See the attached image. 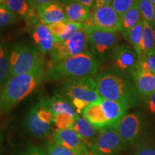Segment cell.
Masks as SVG:
<instances>
[{
    "label": "cell",
    "instance_id": "29",
    "mask_svg": "<svg viewBox=\"0 0 155 155\" xmlns=\"http://www.w3.org/2000/svg\"><path fill=\"white\" fill-rule=\"evenodd\" d=\"M76 118L65 114H55L53 124L58 129H72Z\"/></svg>",
    "mask_w": 155,
    "mask_h": 155
},
{
    "label": "cell",
    "instance_id": "36",
    "mask_svg": "<svg viewBox=\"0 0 155 155\" xmlns=\"http://www.w3.org/2000/svg\"><path fill=\"white\" fill-rule=\"evenodd\" d=\"M30 5L35 9L36 7H39V6L45 5V4H48L50 2H61V0H27Z\"/></svg>",
    "mask_w": 155,
    "mask_h": 155
},
{
    "label": "cell",
    "instance_id": "19",
    "mask_svg": "<svg viewBox=\"0 0 155 155\" xmlns=\"http://www.w3.org/2000/svg\"><path fill=\"white\" fill-rule=\"evenodd\" d=\"M67 21L84 23L91 14V9L76 2H61Z\"/></svg>",
    "mask_w": 155,
    "mask_h": 155
},
{
    "label": "cell",
    "instance_id": "35",
    "mask_svg": "<svg viewBox=\"0 0 155 155\" xmlns=\"http://www.w3.org/2000/svg\"><path fill=\"white\" fill-rule=\"evenodd\" d=\"M134 155H155V148L151 147H141Z\"/></svg>",
    "mask_w": 155,
    "mask_h": 155
},
{
    "label": "cell",
    "instance_id": "33",
    "mask_svg": "<svg viewBox=\"0 0 155 155\" xmlns=\"http://www.w3.org/2000/svg\"><path fill=\"white\" fill-rule=\"evenodd\" d=\"M19 155H48L44 150L35 146L29 147Z\"/></svg>",
    "mask_w": 155,
    "mask_h": 155
},
{
    "label": "cell",
    "instance_id": "37",
    "mask_svg": "<svg viewBox=\"0 0 155 155\" xmlns=\"http://www.w3.org/2000/svg\"><path fill=\"white\" fill-rule=\"evenodd\" d=\"M146 61L147 64H148V66L150 68L151 73L155 75V54L147 57Z\"/></svg>",
    "mask_w": 155,
    "mask_h": 155
},
{
    "label": "cell",
    "instance_id": "38",
    "mask_svg": "<svg viewBox=\"0 0 155 155\" xmlns=\"http://www.w3.org/2000/svg\"><path fill=\"white\" fill-rule=\"evenodd\" d=\"M79 2L82 5L86 6V7H89L90 9H93L94 4V0H61V2Z\"/></svg>",
    "mask_w": 155,
    "mask_h": 155
},
{
    "label": "cell",
    "instance_id": "24",
    "mask_svg": "<svg viewBox=\"0 0 155 155\" xmlns=\"http://www.w3.org/2000/svg\"><path fill=\"white\" fill-rule=\"evenodd\" d=\"M142 34H143V22L142 19L137 22L130 32L129 35V43L131 45L135 53L139 58V61L145 59L142 50Z\"/></svg>",
    "mask_w": 155,
    "mask_h": 155
},
{
    "label": "cell",
    "instance_id": "42",
    "mask_svg": "<svg viewBox=\"0 0 155 155\" xmlns=\"http://www.w3.org/2000/svg\"><path fill=\"white\" fill-rule=\"evenodd\" d=\"M150 2H152V4L154 5V7H155V0H150Z\"/></svg>",
    "mask_w": 155,
    "mask_h": 155
},
{
    "label": "cell",
    "instance_id": "18",
    "mask_svg": "<svg viewBox=\"0 0 155 155\" xmlns=\"http://www.w3.org/2000/svg\"><path fill=\"white\" fill-rule=\"evenodd\" d=\"M72 129L78 134L88 148L94 144L100 131V130L96 129L84 116L80 115L78 116L75 119Z\"/></svg>",
    "mask_w": 155,
    "mask_h": 155
},
{
    "label": "cell",
    "instance_id": "23",
    "mask_svg": "<svg viewBox=\"0 0 155 155\" xmlns=\"http://www.w3.org/2000/svg\"><path fill=\"white\" fill-rule=\"evenodd\" d=\"M142 34V50L145 58L155 54V30L144 19Z\"/></svg>",
    "mask_w": 155,
    "mask_h": 155
},
{
    "label": "cell",
    "instance_id": "15",
    "mask_svg": "<svg viewBox=\"0 0 155 155\" xmlns=\"http://www.w3.org/2000/svg\"><path fill=\"white\" fill-rule=\"evenodd\" d=\"M35 9L40 20L45 25L67 20L63 5L59 2L45 4Z\"/></svg>",
    "mask_w": 155,
    "mask_h": 155
},
{
    "label": "cell",
    "instance_id": "8",
    "mask_svg": "<svg viewBox=\"0 0 155 155\" xmlns=\"http://www.w3.org/2000/svg\"><path fill=\"white\" fill-rule=\"evenodd\" d=\"M83 24L85 29L118 32L121 30V17L111 5H105L91 9L90 15Z\"/></svg>",
    "mask_w": 155,
    "mask_h": 155
},
{
    "label": "cell",
    "instance_id": "40",
    "mask_svg": "<svg viewBox=\"0 0 155 155\" xmlns=\"http://www.w3.org/2000/svg\"><path fill=\"white\" fill-rule=\"evenodd\" d=\"M2 141H3V136L2 134L1 131H0V153H1V149H2Z\"/></svg>",
    "mask_w": 155,
    "mask_h": 155
},
{
    "label": "cell",
    "instance_id": "5",
    "mask_svg": "<svg viewBox=\"0 0 155 155\" xmlns=\"http://www.w3.org/2000/svg\"><path fill=\"white\" fill-rule=\"evenodd\" d=\"M9 78H12L44 68L45 62L33 45L17 42L9 50Z\"/></svg>",
    "mask_w": 155,
    "mask_h": 155
},
{
    "label": "cell",
    "instance_id": "6",
    "mask_svg": "<svg viewBox=\"0 0 155 155\" xmlns=\"http://www.w3.org/2000/svg\"><path fill=\"white\" fill-rule=\"evenodd\" d=\"M88 40L85 28L76 32L66 41L55 43L50 53L48 68H51L63 63L65 60L89 51Z\"/></svg>",
    "mask_w": 155,
    "mask_h": 155
},
{
    "label": "cell",
    "instance_id": "27",
    "mask_svg": "<svg viewBox=\"0 0 155 155\" xmlns=\"http://www.w3.org/2000/svg\"><path fill=\"white\" fill-rule=\"evenodd\" d=\"M83 28H84V24L83 23L67 21V26L65 31L61 36L54 38L55 43L66 41V40L71 38L73 35H74L76 32L80 31L81 30H82Z\"/></svg>",
    "mask_w": 155,
    "mask_h": 155
},
{
    "label": "cell",
    "instance_id": "25",
    "mask_svg": "<svg viewBox=\"0 0 155 155\" xmlns=\"http://www.w3.org/2000/svg\"><path fill=\"white\" fill-rule=\"evenodd\" d=\"M9 50L8 47L2 40H0V88L9 78Z\"/></svg>",
    "mask_w": 155,
    "mask_h": 155
},
{
    "label": "cell",
    "instance_id": "43",
    "mask_svg": "<svg viewBox=\"0 0 155 155\" xmlns=\"http://www.w3.org/2000/svg\"><path fill=\"white\" fill-rule=\"evenodd\" d=\"M154 25L155 27V7H154Z\"/></svg>",
    "mask_w": 155,
    "mask_h": 155
},
{
    "label": "cell",
    "instance_id": "34",
    "mask_svg": "<svg viewBox=\"0 0 155 155\" xmlns=\"http://www.w3.org/2000/svg\"><path fill=\"white\" fill-rule=\"evenodd\" d=\"M147 108L151 113L155 115V92L147 98H145Z\"/></svg>",
    "mask_w": 155,
    "mask_h": 155
},
{
    "label": "cell",
    "instance_id": "22",
    "mask_svg": "<svg viewBox=\"0 0 155 155\" xmlns=\"http://www.w3.org/2000/svg\"><path fill=\"white\" fill-rule=\"evenodd\" d=\"M5 5L17 16L28 21L37 14L35 9L27 0H6Z\"/></svg>",
    "mask_w": 155,
    "mask_h": 155
},
{
    "label": "cell",
    "instance_id": "9",
    "mask_svg": "<svg viewBox=\"0 0 155 155\" xmlns=\"http://www.w3.org/2000/svg\"><path fill=\"white\" fill-rule=\"evenodd\" d=\"M127 144L122 140L116 128L100 130L98 137L89 150L94 155H116Z\"/></svg>",
    "mask_w": 155,
    "mask_h": 155
},
{
    "label": "cell",
    "instance_id": "14",
    "mask_svg": "<svg viewBox=\"0 0 155 155\" xmlns=\"http://www.w3.org/2000/svg\"><path fill=\"white\" fill-rule=\"evenodd\" d=\"M24 124L28 133L35 138H45L52 132L53 125L45 123L40 119L34 106L29 110Z\"/></svg>",
    "mask_w": 155,
    "mask_h": 155
},
{
    "label": "cell",
    "instance_id": "3",
    "mask_svg": "<svg viewBox=\"0 0 155 155\" xmlns=\"http://www.w3.org/2000/svg\"><path fill=\"white\" fill-rule=\"evenodd\" d=\"M99 63L90 51L75 55L46 71L45 81L68 80L93 77L98 73Z\"/></svg>",
    "mask_w": 155,
    "mask_h": 155
},
{
    "label": "cell",
    "instance_id": "41",
    "mask_svg": "<svg viewBox=\"0 0 155 155\" xmlns=\"http://www.w3.org/2000/svg\"><path fill=\"white\" fill-rule=\"evenodd\" d=\"M1 94H2V88H0V112H1Z\"/></svg>",
    "mask_w": 155,
    "mask_h": 155
},
{
    "label": "cell",
    "instance_id": "10",
    "mask_svg": "<svg viewBox=\"0 0 155 155\" xmlns=\"http://www.w3.org/2000/svg\"><path fill=\"white\" fill-rule=\"evenodd\" d=\"M26 23L34 47L42 55L51 53L55 41L47 25L40 20L38 15L29 19Z\"/></svg>",
    "mask_w": 155,
    "mask_h": 155
},
{
    "label": "cell",
    "instance_id": "31",
    "mask_svg": "<svg viewBox=\"0 0 155 155\" xmlns=\"http://www.w3.org/2000/svg\"><path fill=\"white\" fill-rule=\"evenodd\" d=\"M18 16L12 12L5 5H0V29L15 23Z\"/></svg>",
    "mask_w": 155,
    "mask_h": 155
},
{
    "label": "cell",
    "instance_id": "32",
    "mask_svg": "<svg viewBox=\"0 0 155 155\" xmlns=\"http://www.w3.org/2000/svg\"><path fill=\"white\" fill-rule=\"evenodd\" d=\"M46 25H47L50 32L53 35V38H58V37L61 36L62 34L64 33V32L65 31L67 26V20Z\"/></svg>",
    "mask_w": 155,
    "mask_h": 155
},
{
    "label": "cell",
    "instance_id": "12",
    "mask_svg": "<svg viewBox=\"0 0 155 155\" xmlns=\"http://www.w3.org/2000/svg\"><path fill=\"white\" fill-rule=\"evenodd\" d=\"M53 141L79 155H94L84 141L73 129H56L53 133Z\"/></svg>",
    "mask_w": 155,
    "mask_h": 155
},
{
    "label": "cell",
    "instance_id": "39",
    "mask_svg": "<svg viewBox=\"0 0 155 155\" xmlns=\"http://www.w3.org/2000/svg\"><path fill=\"white\" fill-rule=\"evenodd\" d=\"M113 0H94V7L92 9H96L98 7L105 5H111Z\"/></svg>",
    "mask_w": 155,
    "mask_h": 155
},
{
    "label": "cell",
    "instance_id": "28",
    "mask_svg": "<svg viewBox=\"0 0 155 155\" xmlns=\"http://www.w3.org/2000/svg\"><path fill=\"white\" fill-rule=\"evenodd\" d=\"M44 150L48 155H79L65 147L50 141L45 142Z\"/></svg>",
    "mask_w": 155,
    "mask_h": 155
},
{
    "label": "cell",
    "instance_id": "2",
    "mask_svg": "<svg viewBox=\"0 0 155 155\" xmlns=\"http://www.w3.org/2000/svg\"><path fill=\"white\" fill-rule=\"evenodd\" d=\"M45 67L9 78L2 88L1 113L6 114L34 92L45 79Z\"/></svg>",
    "mask_w": 155,
    "mask_h": 155
},
{
    "label": "cell",
    "instance_id": "21",
    "mask_svg": "<svg viewBox=\"0 0 155 155\" xmlns=\"http://www.w3.org/2000/svg\"><path fill=\"white\" fill-rule=\"evenodd\" d=\"M141 14L139 11L138 2L133 7L127 11L123 16L121 17V32L123 38L128 40L129 35L131 30L134 28L141 19Z\"/></svg>",
    "mask_w": 155,
    "mask_h": 155
},
{
    "label": "cell",
    "instance_id": "17",
    "mask_svg": "<svg viewBox=\"0 0 155 155\" xmlns=\"http://www.w3.org/2000/svg\"><path fill=\"white\" fill-rule=\"evenodd\" d=\"M136 88L141 96L147 98L155 92V75L141 72L137 69L131 71Z\"/></svg>",
    "mask_w": 155,
    "mask_h": 155
},
{
    "label": "cell",
    "instance_id": "16",
    "mask_svg": "<svg viewBox=\"0 0 155 155\" xmlns=\"http://www.w3.org/2000/svg\"><path fill=\"white\" fill-rule=\"evenodd\" d=\"M100 102L109 127L115 128L122 118L127 114L129 108L120 103L103 98H101Z\"/></svg>",
    "mask_w": 155,
    "mask_h": 155
},
{
    "label": "cell",
    "instance_id": "26",
    "mask_svg": "<svg viewBox=\"0 0 155 155\" xmlns=\"http://www.w3.org/2000/svg\"><path fill=\"white\" fill-rule=\"evenodd\" d=\"M138 6L141 19L154 28V7L150 0H138Z\"/></svg>",
    "mask_w": 155,
    "mask_h": 155
},
{
    "label": "cell",
    "instance_id": "13",
    "mask_svg": "<svg viewBox=\"0 0 155 155\" xmlns=\"http://www.w3.org/2000/svg\"><path fill=\"white\" fill-rule=\"evenodd\" d=\"M111 57L115 69L123 73L131 72L139 63V58L135 51L124 45H118Z\"/></svg>",
    "mask_w": 155,
    "mask_h": 155
},
{
    "label": "cell",
    "instance_id": "20",
    "mask_svg": "<svg viewBox=\"0 0 155 155\" xmlns=\"http://www.w3.org/2000/svg\"><path fill=\"white\" fill-rule=\"evenodd\" d=\"M48 107L55 114H65L76 118L77 114L71 102L62 95L57 94L50 98H44Z\"/></svg>",
    "mask_w": 155,
    "mask_h": 155
},
{
    "label": "cell",
    "instance_id": "1",
    "mask_svg": "<svg viewBox=\"0 0 155 155\" xmlns=\"http://www.w3.org/2000/svg\"><path fill=\"white\" fill-rule=\"evenodd\" d=\"M101 98L124 104L128 108L139 105L141 96L134 79L126 73L116 69L106 70L95 76Z\"/></svg>",
    "mask_w": 155,
    "mask_h": 155
},
{
    "label": "cell",
    "instance_id": "11",
    "mask_svg": "<svg viewBox=\"0 0 155 155\" xmlns=\"http://www.w3.org/2000/svg\"><path fill=\"white\" fill-rule=\"evenodd\" d=\"M115 128L127 146L136 145L143 134L142 117L137 112L126 114Z\"/></svg>",
    "mask_w": 155,
    "mask_h": 155
},
{
    "label": "cell",
    "instance_id": "4",
    "mask_svg": "<svg viewBox=\"0 0 155 155\" xmlns=\"http://www.w3.org/2000/svg\"><path fill=\"white\" fill-rule=\"evenodd\" d=\"M58 92L71 102L78 115L87 106L101 99L93 77L65 80Z\"/></svg>",
    "mask_w": 155,
    "mask_h": 155
},
{
    "label": "cell",
    "instance_id": "30",
    "mask_svg": "<svg viewBox=\"0 0 155 155\" xmlns=\"http://www.w3.org/2000/svg\"><path fill=\"white\" fill-rule=\"evenodd\" d=\"M137 2L138 0H113L111 6L121 17Z\"/></svg>",
    "mask_w": 155,
    "mask_h": 155
},
{
    "label": "cell",
    "instance_id": "7",
    "mask_svg": "<svg viewBox=\"0 0 155 155\" xmlns=\"http://www.w3.org/2000/svg\"><path fill=\"white\" fill-rule=\"evenodd\" d=\"M91 53L98 59H106L112 56L114 50L119 45L117 32H107L96 29H86Z\"/></svg>",
    "mask_w": 155,
    "mask_h": 155
}]
</instances>
